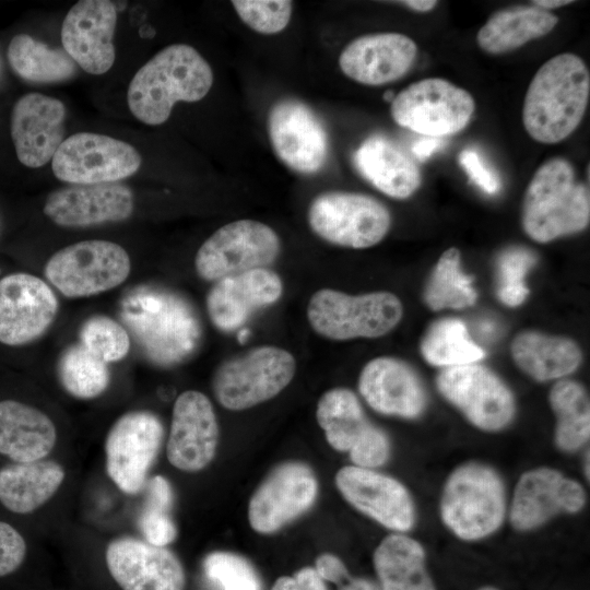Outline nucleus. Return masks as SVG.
Here are the masks:
<instances>
[{
	"instance_id": "nucleus-1",
	"label": "nucleus",
	"mask_w": 590,
	"mask_h": 590,
	"mask_svg": "<svg viewBox=\"0 0 590 590\" xmlns=\"http://www.w3.org/2000/svg\"><path fill=\"white\" fill-rule=\"evenodd\" d=\"M144 356L155 365L170 367L193 355L202 339L200 318L191 303L167 287L141 285L122 297L119 307Z\"/></svg>"
},
{
	"instance_id": "nucleus-2",
	"label": "nucleus",
	"mask_w": 590,
	"mask_h": 590,
	"mask_svg": "<svg viewBox=\"0 0 590 590\" xmlns=\"http://www.w3.org/2000/svg\"><path fill=\"white\" fill-rule=\"evenodd\" d=\"M590 96V72L577 55L564 52L544 62L527 90L522 122L536 142L555 144L580 125Z\"/></svg>"
},
{
	"instance_id": "nucleus-3",
	"label": "nucleus",
	"mask_w": 590,
	"mask_h": 590,
	"mask_svg": "<svg viewBox=\"0 0 590 590\" xmlns=\"http://www.w3.org/2000/svg\"><path fill=\"white\" fill-rule=\"evenodd\" d=\"M209 62L190 45H169L133 75L127 91L131 114L150 126L164 123L178 102L202 99L213 84Z\"/></svg>"
},
{
	"instance_id": "nucleus-4",
	"label": "nucleus",
	"mask_w": 590,
	"mask_h": 590,
	"mask_svg": "<svg viewBox=\"0 0 590 590\" xmlns=\"http://www.w3.org/2000/svg\"><path fill=\"white\" fill-rule=\"evenodd\" d=\"M589 220V187L576 179L570 162L554 157L543 163L523 197L521 222L526 234L538 243H547L581 232Z\"/></svg>"
},
{
	"instance_id": "nucleus-5",
	"label": "nucleus",
	"mask_w": 590,
	"mask_h": 590,
	"mask_svg": "<svg viewBox=\"0 0 590 590\" xmlns=\"http://www.w3.org/2000/svg\"><path fill=\"white\" fill-rule=\"evenodd\" d=\"M505 511L504 485L491 467L465 463L447 479L440 516L458 538L475 541L492 534L500 527Z\"/></svg>"
},
{
	"instance_id": "nucleus-6",
	"label": "nucleus",
	"mask_w": 590,
	"mask_h": 590,
	"mask_svg": "<svg viewBox=\"0 0 590 590\" xmlns=\"http://www.w3.org/2000/svg\"><path fill=\"white\" fill-rule=\"evenodd\" d=\"M403 307L390 292L350 295L332 288L315 292L307 305V319L319 335L337 341L379 338L401 320Z\"/></svg>"
},
{
	"instance_id": "nucleus-7",
	"label": "nucleus",
	"mask_w": 590,
	"mask_h": 590,
	"mask_svg": "<svg viewBox=\"0 0 590 590\" xmlns=\"http://www.w3.org/2000/svg\"><path fill=\"white\" fill-rule=\"evenodd\" d=\"M295 370L296 362L288 351L258 346L217 367L213 393L227 410H247L278 396L292 381Z\"/></svg>"
},
{
	"instance_id": "nucleus-8",
	"label": "nucleus",
	"mask_w": 590,
	"mask_h": 590,
	"mask_svg": "<svg viewBox=\"0 0 590 590\" xmlns=\"http://www.w3.org/2000/svg\"><path fill=\"white\" fill-rule=\"evenodd\" d=\"M131 261L120 245L102 239L83 240L56 251L46 262L45 276L63 296H94L122 284Z\"/></svg>"
},
{
	"instance_id": "nucleus-9",
	"label": "nucleus",
	"mask_w": 590,
	"mask_h": 590,
	"mask_svg": "<svg viewBox=\"0 0 590 590\" xmlns=\"http://www.w3.org/2000/svg\"><path fill=\"white\" fill-rule=\"evenodd\" d=\"M474 110L473 96L441 78L412 83L396 94L390 106L396 123L436 139L464 129Z\"/></svg>"
},
{
	"instance_id": "nucleus-10",
	"label": "nucleus",
	"mask_w": 590,
	"mask_h": 590,
	"mask_svg": "<svg viewBox=\"0 0 590 590\" xmlns=\"http://www.w3.org/2000/svg\"><path fill=\"white\" fill-rule=\"evenodd\" d=\"M308 224L323 240L362 249L381 241L391 226L389 210L371 196L350 191L318 194L308 209Z\"/></svg>"
},
{
	"instance_id": "nucleus-11",
	"label": "nucleus",
	"mask_w": 590,
	"mask_h": 590,
	"mask_svg": "<svg viewBox=\"0 0 590 590\" xmlns=\"http://www.w3.org/2000/svg\"><path fill=\"white\" fill-rule=\"evenodd\" d=\"M281 251V240L269 225L238 220L216 229L198 249L194 268L209 282L271 266Z\"/></svg>"
},
{
	"instance_id": "nucleus-12",
	"label": "nucleus",
	"mask_w": 590,
	"mask_h": 590,
	"mask_svg": "<svg viewBox=\"0 0 590 590\" xmlns=\"http://www.w3.org/2000/svg\"><path fill=\"white\" fill-rule=\"evenodd\" d=\"M164 439V427L148 410L119 416L105 438V467L113 483L125 494L142 492Z\"/></svg>"
},
{
	"instance_id": "nucleus-13",
	"label": "nucleus",
	"mask_w": 590,
	"mask_h": 590,
	"mask_svg": "<svg viewBox=\"0 0 590 590\" xmlns=\"http://www.w3.org/2000/svg\"><path fill=\"white\" fill-rule=\"evenodd\" d=\"M141 163L140 153L125 141L79 132L60 144L51 169L57 179L71 185L111 184L134 175Z\"/></svg>"
},
{
	"instance_id": "nucleus-14",
	"label": "nucleus",
	"mask_w": 590,
	"mask_h": 590,
	"mask_svg": "<svg viewBox=\"0 0 590 590\" xmlns=\"http://www.w3.org/2000/svg\"><path fill=\"white\" fill-rule=\"evenodd\" d=\"M439 392L476 427L495 432L515 415L509 388L491 369L479 364L448 367L436 379Z\"/></svg>"
},
{
	"instance_id": "nucleus-15",
	"label": "nucleus",
	"mask_w": 590,
	"mask_h": 590,
	"mask_svg": "<svg viewBox=\"0 0 590 590\" xmlns=\"http://www.w3.org/2000/svg\"><path fill=\"white\" fill-rule=\"evenodd\" d=\"M268 133L276 156L292 170L312 175L328 158L327 131L314 110L295 98L276 102L268 116Z\"/></svg>"
},
{
	"instance_id": "nucleus-16",
	"label": "nucleus",
	"mask_w": 590,
	"mask_h": 590,
	"mask_svg": "<svg viewBox=\"0 0 590 590\" xmlns=\"http://www.w3.org/2000/svg\"><path fill=\"white\" fill-rule=\"evenodd\" d=\"M317 492V479L307 464L297 461L279 464L249 500L250 527L263 534L280 530L311 507Z\"/></svg>"
},
{
	"instance_id": "nucleus-17",
	"label": "nucleus",
	"mask_w": 590,
	"mask_h": 590,
	"mask_svg": "<svg viewBox=\"0 0 590 590\" xmlns=\"http://www.w3.org/2000/svg\"><path fill=\"white\" fill-rule=\"evenodd\" d=\"M59 303L51 287L30 273L0 279V343L17 346L35 341L52 324Z\"/></svg>"
},
{
	"instance_id": "nucleus-18",
	"label": "nucleus",
	"mask_w": 590,
	"mask_h": 590,
	"mask_svg": "<svg viewBox=\"0 0 590 590\" xmlns=\"http://www.w3.org/2000/svg\"><path fill=\"white\" fill-rule=\"evenodd\" d=\"M105 562L121 590H185L182 564L166 546L119 536L107 544Z\"/></svg>"
},
{
	"instance_id": "nucleus-19",
	"label": "nucleus",
	"mask_w": 590,
	"mask_h": 590,
	"mask_svg": "<svg viewBox=\"0 0 590 590\" xmlns=\"http://www.w3.org/2000/svg\"><path fill=\"white\" fill-rule=\"evenodd\" d=\"M219 424L209 398L197 390L180 393L173 406L166 441L168 462L184 472H198L213 460Z\"/></svg>"
},
{
	"instance_id": "nucleus-20",
	"label": "nucleus",
	"mask_w": 590,
	"mask_h": 590,
	"mask_svg": "<svg viewBox=\"0 0 590 590\" xmlns=\"http://www.w3.org/2000/svg\"><path fill=\"white\" fill-rule=\"evenodd\" d=\"M116 24L117 10L111 1H78L62 22V48L85 72L104 74L116 58L113 43Z\"/></svg>"
},
{
	"instance_id": "nucleus-21",
	"label": "nucleus",
	"mask_w": 590,
	"mask_h": 590,
	"mask_svg": "<svg viewBox=\"0 0 590 590\" xmlns=\"http://www.w3.org/2000/svg\"><path fill=\"white\" fill-rule=\"evenodd\" d=\"M335 485L349 504L381 526L397 532L413 527L412 498L396 479L371 469L346 465L337 472Z\"/></svg>"
},
{
	"instance_id": "nucleus-22",
	"label": "nucleus",
	"mask_w": 590,
	"mask_h": 590,
	"mask_svg": "<svg viewBox=\"0 0 590 590\" xmlns=\"http://www.w3.org/2000/svg\"><path fill=\"white\" fill-rule=\"evenodd\" d=\"M66 106L40 93L20 97L11 110L10 131L17 160L30 168L51 162L64 137Z\"/></svg>"
},
{
	"instance_id": "nucleus-23",
	"label": "nucleus",
	"mask_w": 590,
	"mask_h": 590,
	"mask_svg": "<svg viewBox=\"0 0 590 590\" xmlns=\"http://www.w3.org/2000/svg\"><path fill=\"white\" fill-rule=\"evenodd\" d=\"M134 210L131 189L118 182L71 185L50 192L44 214L61 227L81 228L121 222Z\"/></svg>"
},
{
	"instance_id": "nucleus-24",
	"label": "nucleus",
	"mask_w": 590,
	"mask_h": 590,
	"mask_svg": "<svg viewBox=\"0 0 590 590\" xmlns=\"http://www.w3.org/2000/svg\"><path fill=\"white\" fill-rule=\"evenodd\" d=\"M586 503L583 487L551 468L523 473L515 488L510 522L520 531L535 529L555 515L580 511Z\"/></svg>"
},
{
	"instance_id": "nucleus-25",
	"label": "nucleus",
	"mask_w": 590,
	"mask_h": 590,
	"mask_svg": "<svg viewBox=\"0 0 590 590\" xmlns=\"http://www.w3.org/2000/svg\"><path fill=\"white\" fill-rule=\"evenodd\" d=\"M417 56V45L397 32L359 36L349 43L339 56L341 71L364 85L380 86L404 76Z\"/></svg>"
},
{
	"instance_id": "nucleus-26",
	"label": "nucleus",
	"mask_w": 590,
	"mask_h": 590,
	"mask_svg": "<svg viewBox=\"0 0 590 590\" xmlns=\"http://www.w3.org/2000/svg\"><path fill=\"white\" fill-rule=\"evenodd\" d=\"M283 293L279 274L253 269L214 282L206 295L208 316L222 332L244 326L252 314L276 303Z\"/></svg>"
},
{
	"instance_id": "nucleus-27",
	"label": "nucleus",
	"mask_w": 590,
	"mask_h": 590,
	"mask_svg": "<svg viewBox=\"0 0 590 590\" xmlns=\"http://www.w3.org/2000/svg\"><path fill=\"white\" fill-rule=\"evenodd\" d=\"M358 390L371 409L386 415L414 418L426 405V394L416 373L394 357L369 361L359 374Z\"/></svg>"
},
{
	"instance_id": "nucleus-28",
	"label": "nucleus",
	"mask_w": 590,
	"mask_h": 590,
	"mask_svg": "<svg viewBox=\"0 0 590 590\" xmlns=\"http://www.w3.org/2000/svg\"><path fill=\"white\" fill-rule=\"evenodd\" d=\"M57 442L52 420L16 400L0 401V455L14 462L46 459Z\"/></svg>"
},
{
	"instance_id": "nucleus-29",
	"label": "nucleus",
	"mask_w": 590,
	"mask_h": 590,
	"mask_svg": "<svg viewBox=\"0 0 590 590\" xmlns=\"http://www.w3.org/2000/svg\"><path fill=\"white\" fill-rule=\"evenodd\" d=\"M359 174L394 199L411 197L421 186L417 165L398 145L381 135L366 139L354 154Z\"/></svg>"
},
{
	"instance_id": "nucleus-30",
	"label": "nucleus",
	"mask_w": 590,
	"mask_h": 590,
	"mask_svg": "<svg viewBox=\"0 0 590 590\" xmlns=\"http://www.w3.org/2000/svg\"><path fill=\"white\" fill-rule=\"evenodd\" d=\"M66 477L55 460L15 462L0 469V503L11 512L35 511L59 491Z\"/></svg>"
},
{
	"instance_id": "nucleus-31",
	"label": "nucleus",
	"mask_w": 590,
	"mask_h": 590,
	"mask_svg": "<svg viewBox=\"0 0 590 590\" xmlns=\"http://www.w3.org/2000/svg\"><path fill=\"white\" fill-rule=\"evenodd\" d=\"M558 17L533 4L515 5L496 11L476 34L479 47L487 54L500 55L551 33Z\"/></svg>"
},
{
	"instance_id": "nucleus-32",
	"label": "nucleus",
	"mask_w": 590,
	"mask_h": 590,
	"mask_svg": "<svg viewBox=\"0 0 590 590\" xmlns=\"http://www.w3.org/2000/svg\"><path fill=\"white\" fill-rule=\"evenodd\" d=\"M511 355L519 368L539 381L565 377L576 370L582 359L575 341L535 331L516 335Z\"/></svg>"
},
{
	"instance_id": "nucleus-33",
	"label": "nucleus",
	"mask_w": 590,
	"mask_h": 590,
	"mask_svg": "<svg viewBox=\"0 0 590 590\" xmlns=\"http://www.w3.org/2000/svg\"><path fill=\"white\" fill-rule=\"evenodd\" d=\"M373 563L382 590H436L423 546L405 534L387 535L376 547Z\"/></svg>"
},
{
	"instance_id": "nucleus-34",
	"label": "nucleus",
	"mask_w": 590,
	"mask_h": 590,
	"mask_svg": "<svg viewBox=\"0 0 590 590\" xmlns=\"http://www.w3.org/2000/svg\"><path fill=\"white\" fill-rule=\"evenodd\" d=\"M316 418L324 430L328 444L343 452H349L374 427L355 393L341 387L330 389L320 397Z\"/></svg>"
},
{
	"instance_id": "nucleus-35",
	"label": "nucleus",
	"mask_w": 590,
	"mask_h": 590,
	"mask_svg": "<svg viewBox=\"0 0 590 590\" xmlns=\"http://www.w3.org/2000/svg\"><path fill=\"white\" fill-rule=\"evenodd\" d=\"M7 57L14 73L33 83L62 82L78 72L76 63L63 48H50L27 34L10 40Z\"/></svg>"
},
{
	"instance_id": "nucleus-36",
	"label": "nucleus",
	"mask_w": 590,
	"mask_h": 590,
	"mask_svg": "<svg viewBox=\"0 0 590 590\" xmlns=\"http://www.w3.org/2000/svg\"><path fill=\"white\" fill-rule=\"evenodd\" d=\"M550 404L556 415V445L565 451L583 446L590 436V406L585 388L577 381L562 379L550 392Z\"/></svg>"
},
{
	"instance_id": "nucleus-37",
	"label": "nucleus",
	"mask_w": 590,
	"mask_h": 590,
	"mask_svg": "<svg viewBox=\"0 0 590 590\" xmlns=\"http://www.w3.org/2000/svg\"><path fill=\"white\" fill-rule=\"evenodd\" d=\"M421 353L429 364L446 368L474 364L485 356L470 338L465 324L457 318L433 322L422 339Z\"/></svg>"
},
{
	"instance_id": "nucleus-38",
	"label": "nucleus",
	"mask_w": 590,
	"mask_h": 590,
	"mask_svg": "<svg viewBox=\"0 0 590 590\" xmlns=\"http://www.w3.org/2000/svg\"><path fill=\"white\" fill-rule=\"evenodd\" d=\"M57 377L63 390L80 400L99 397L110 384L108 364L93 355L81 343L69 345L60 354Z\"/></svg>"
},
{
	"instance_id": "nucleus-39",
	"label": "nucleus",
	"mask_w": 590,
	"mask_h": 590,
	"mask_svg": "<svg viewBox=\"0 0 590 590\" xmlns=\"http://www.w3.org/2000/svg\"><path fill=\"white\" fill-rule=\"evenodd\" d=\"M460 258L455 247L439 257L424 290V300L430 309H458L474 304L477 295L470 275L460 270Z\"/></svg>"
},
{
	"instance_id": "nucleus-40",
	"label": "nucleus",
	"mask_w": 590,
	"mask_h": 590,
	"mask_svg": "<svg viewBox=\"0 0 590 590\" xmlns=\"http://www.w3.org/2000/svg\"><path fill=\"white\" fill-rule=\"evenodd\" d=\"M143 491L145 499L138 517V528L144 541L156 546H167L177 536L170 516L172 486L164 476L154 475L149 477Z\"/></svg>"
},
{
	"instance_id": "nucleus-41",
	"label": "nucleus",
	"mask_w": 590,
	"mask_h": 590,
	"mask_svg": "<svg viewBox=\"0 0 590 590\" xmlns=\"http://www.w3.org/2000/svg\"><path fill=\"white\" fill-rule=\"evenodd\" d=\"M79 338V343L106 364L125 358L131 346L126 328L105 315L87 318L80 328Z\"/></svg>"
},
{
	"instance_id": "nucleus-42",
	"label": "nucleus",
	"mask_w": 590,
	"mask_h": 590,
	"mask_svg": "<svg viewBox=\"0 0 590 590\" xmlns=\"http://www.w3.org/2000/svg\"><path fill=\"white\" fill-rule=\"evenodd\" d=\"M535 261L534 252L524 247H510L500 252L497 258V294L504 304L515 307L526 300L529 290L524 276Z\"/></svg>"
},
{
	"instance_id": "nucleus-43",
	"label": "nucleus",
	"mask_w": 590,
	"mask_h": 590,
	"mask_svg": "<svg viewBox=\"0 0 590 590\" xmlns=\"http://www.w3.org/2000/svg\"><path fill=\"white\" fill-rule=\"evenodd\" d=\"M208 578L222 590H261L259 576L244 557L229 552H213L203 562Z\"/></svg>"
},
{
	"instance_id": "nucleus-44",
	"label": "nucleus",
	"mask_w": 590,
	"mask_h": 590,
	"mask_svg": "<svg viewBox=\"0 0 590 590\" xmlns=\"http://www.w3.org/2000/svg\"><path fill=\"white\" fill-rule=\"evenodd\" d=\"M232 4L247 26L263 35L282 32L293 11V2L288 0H234Z\"/></svg>"
},
{
	"instance_id": "nucleus-45",
	"label": "nucleus",
	"mask_w": 590,
	"mask_h": 590,
	"mask_svg": "<svg viewBox=\"0 0 590 590\" xmlns=\"http://www.w3.org/2000/svg\"><path fill=\"white\" fill-rule=\"evenodd\" d=\"M349 453L355 467L374 470L388 460L389 439L380 428L374 426Z\"/></svg>"
},
{
	"instance_id": "nucleus-46",
	"label": "nucleus",
	"mask_w": 590,
	"mask_h": 590,
	"mask_svg": "<svg viewBox=\"0 0 590 590\" xmlns=\"http://www.w3.org/2000/svg\"><path fill=\"white\" fill-rule=\"evenodd\" d=\"M26 552L22 534L11 524L0 521V577L15 571L23 564Z\"/></svg>"
},
{
	"instance_id": "nucleus-47",
	"label": "nucleus",
	"mask_w": 590,
	"mask_h": 590,
	"mask_svg": "<svg viewBox=\"0 0 590 590\" xmlns=\"http://www.w3.org/2000/svg\"><path fill=\"white\" fill-rule=\"evenodd\" d=\"M459 163L470 179L486 193H496L500 188L499 179L482 161L474 150L460 153Z\"/></svg>"
},
{
	"instance_id": "nucleus-48",
	"label": "nucleus",
	"mask_w": 590,
	"mask_h": 590,
	"mask_svg": "<svg viewBox=\"0 0 590 590\" xmlns=\"http://www.w3.org/2000/svg\"><path fill=\"white\" fill-rule=\"evenodd\" d=\"M271 590H328L314 567H304L293 576H282L275 580Z\"/></svg>"
},
{
	"instance_id": "nucleus-49",
	"label": "nucleus",
	"mask_w": 590,
	"mask_h": 590,
	"mask_svg": "<svg viewBox=\"0 0 590 590\" xmlns=\"http://www.w3.org/2000/svg\"><path fill=\"white\" fill-rule=\"evenodd\" d=\"M314 568L323 581H330L340 586L351 578L341 558L330 553L319 555Z\"/></svg>"
},
{
	"instance_id": "nucleus-50",
	"label": "nucleus",
	"mask_w": 590,
	"mask_h": 590,
	"mask_svg": "<svg viewBox=\"0 0 590 590\" xmlns=\"http://www.w3.org/2000/svg\"><path fill=\"white\" fill-rule=\"evenodd\" d=\"M440 145V142L436 138H427L417 141L413 148V154L424 161Z\"/></svg>"
},
{
	"instance_id": "nucleus-51",
	"label": "nucleus",
	"mask_w": 590,
	"mask_h": 590,
	"mask_svg": "<svg viewBox=\"0 0 590 590\" xmlns=\"http://www.w3.org/2000/svg\"><path fill=\"white\" fill-rule=\"evenodd\" d=\"M339 590H382L379 583L366 578H350Z\"/></svg>"
},
{
	"instance_id": "nucleus-52",
	"label": "nucleus",
	"mask_w": 590,
	"mask_h": 590,
	"mask_svg": "<svg viewBox=\"0 0 590 590\" xmlns=\"http://www.w3.org/2000/svg\"><path fill=\"white\" fill-rule=\"evenodd\" d=\"M399 3L416 12H428L432 11L438 2L435 0H403L399 1Z\"/></svg>"
},
{
	"instance_id": "nucleus-53",
	"label": "nucleus",
	"mask_w": 590,
	"mask_h": 590,
	"mask_svg": "<svg viewBox=\"0 0 590 590\" xmlns=\"http://www.w3.org/2000/svg\"><path fill=\"white\" fill-rule=\"evenodd\" d=\"M573 2V0H534L531 2V4L551 12L553 9L565 7Z\"/></svg>"
},
{
	"instance_id": "nucleus-54",
	"label": "nucleus",
	"mask_w": 590,
	"mask_h": 590,
	"mask_svg": "<svg viewBox=\"0 0 590 590\" xmlns=\"http://www.w3.org/2000/svg\"><path fill=\"white\" fill-rule=\"evenodd\" d=\"M396 94L393 93V91H386L382 95L384 99L387 101V102H392V99L394 98Z\"/></svg>"
},
{
	"instance_id": "nucleus-55",
	"label": "nucleus",
	"mask_w": 590,
	"mask_h": 590,
	"mask_svg": "<svg viewBox=\"0 0 590 590\" xmlns=\"http://www.w3.org/2000/svg\"><path fill=\"white\" fill-rule=\"evenodd\" d=\"M587 460H585V473L587 477L589 479V451H587Z\"/></svg>"
},
{
	"instance_id": "nucleus-56",
	"label": "nucleus",
	"mask_w": 590,
	"mask_h": 590,
	"mask_svg": "<svg viewBox=\"0 0 590 590\" xmlns=\"http://www.w3.org/2000/svg\"><path fill=\"white\" fill-rule=\"evenodd\" d=\"M477 590H498V589L495 588V587H492V586H485V587H482V588H480Z\"/></svg>"
},
{
	"instance_id": "nucleus-57",
	"label": "nucleus",
	"mask_w": 590,
	"mask_h": 590,
	"mask_svg": "<svg viewBox=\"0 0 590 590\" xmlns=\"http://www.w3.org/2000/svg\"><path fill=\"white\" fill-rule=\"evenodd\" d=\"M0 74H1V59H0Z\"/></svg>"
}]
</instances>
